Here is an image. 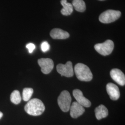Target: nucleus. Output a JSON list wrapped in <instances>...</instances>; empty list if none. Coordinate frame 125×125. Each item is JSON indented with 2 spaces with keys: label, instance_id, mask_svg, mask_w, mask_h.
I'll return each mask as SVG.
<instances>
[{
  "label": "nucleus",
  "instance_id": "nucleus-1",
  "mask_svg": "<svg viewBox=\"0 0 125 125\" xmlns=\"http://www.w3.org/2000/svg\"><path fill=\"white\" fill-rule=\"evenodd\" d=\"M45 106L39 99L34 98L29 101L25 106V110L29 115L39 116L45 111Z\"/></svg>",
  "mask_w": 125,
  "mask_h": 125
},
{
  "label": "nucleus",
  "instance_id": "nucleus-2",
  "mask_svg": "<svg viewBox=\"0 0 125 125\" xmlns=\"http://www.w3.org/2000/svg\"><path fill=\"white\" fill-rule=\"evenodd\" d=\"M74 71L78 80L89 82L93 78V75L89 68L82 63H78L74 67Z\"/></svg>",
  "mask_w": 125,
  "mask_h": 125
},
{
  "label": "nucleus",
  "instance_id": "nucleus-3",
  "mask_svg": "<svg viewBox=\"0 0 125 125\" xmlns=\"http://www.w3.org/2000/svg\"><path fill=\"white\" fill-rule=\"evenodd\" d=\"M121 16V12L120 11L107 10L100 14L99 20L102 23L108 24L116 21Z\"/></svg>",
  "mask_w": 125,
  "mask_h": 125
},
{
  "label": "nucleus",
  "instance_id": "nucleus-4",
  "mask_svg": "<svg viewBox=\"0 0 125 125\" xmlns=\"http://www.w3.org/2000/svg\"><path fill=\"white\" fill-rule=\"evenodd\" d=\"M72 97L70 93L67 90H64L61 92L58 99V105L62 111L68 112L71 106Z\"/></svg>",
  "mask_w": 125,
  "mask_h": 125
},
{
  "label": "nucleus",
  "instance_id": "nucleus-5",
  "mask_svg": "<svg viewBox=\"0 0 125 125\" xmlns=\"http://www.w3.org/2000/svg\"><path fill=\"white\" fill-rule=\"evenodd\" d=\"M114 48V43L112 40H106L104 43L97 44L94 45V49L103 56H107L112 53Z\"/></svg>",
  "mask_w": 125,
  "mask_h": 125
},
{
  "label": "nucleus",
  "instance_id": "nucleus-6",
  "mask_svg": "<svg viewBox=\"0 0 125 125\" xmlns=\"http://www.w3.org/2000/svg\"><path fill=\"white\" fill-rule=\"evenodd\" d=\"M57 70L62 76L70 77L74 75L72 63L71 61H68L65 64H58L57 66Z\"/></svg>",
  "mask_w": 125,
  "mask_h": 125
},
{
  "label": "nucleus",
  "instance_id": "nucleus-7",
  "mask_svg": "<svg viewBox=\"0 0 125 125\" xmlns=\"http://www.w3.org/2000/svg\"><path fill=\"white\" fill-rule=\"evenodd\" d=\"M38 62L41 67V71L45 74H48L53 69V61L48 58H42L38 60Z\"/></svg>",
  "mask_w": 125,
  "mask_h": 125
},
{
  "label": "nucleus",
  "instance_id": "nucleus-8",
  "mask_svg": "<svg viewBox=\"0 0 125 125\" xmlns=\"http://www.w3.org/2000/svg\"><path fill=\"white\" fill-rule=\"evenodd\" d=\"M73 95L76 99V102L80 104L83 107H89L91 106V103L89 100L85 98L83 96V92L80 89H74L73 91Z\"/></svg>",
  "mask_w": 125,
  "mask_h": 125
},
{
  "label": "nucleus",
  "instance_id": "nucleus-9",
  "mask_svg": "<svg viewBox=\"0 0 125 125\" xmlns=\"http://www.w3.org/2000/svg\"><path fill=\"white\" fill-rule=\"evenodd\" d=\"M110 74L112 79L118 84L121 86L125 85V75L120 70L113 69L111 71Z\"/></svg>",
  "mask_w": 125,
  "mask_h": 125
},
{
  "label": "nucleus",
  "instance_id": "nucleus-10",
  "mask_svg": "<svg viewBox=\"0 0 125 125\" xmlns=\"http://www.w3.org/2000/svg\"><path fill=\"white\" fill-rule=\"evenodd\" d=\"M70 110L71 116L72 118L75 119L82 115L85 112L84 107L76 102L73 103Z\"/></svg>",
  "mask_w": 125,
  "mask_h": 125
},
{
  "label": "nucleus",
  "instance_id": "nucleus-11",
  "mask_svg": "<svg viewBox=\"0 0 125 125\" xmlns=\"http://www.w3.org/2000/svg\"><path fill=\"white\" fill-rule=\"evenodd\" d=\"M106 89L107 94L112 100L116 101L120 98V90L115 84L111 83H108L106 86Z\"/></svg>",
  "mask_w": 125,
  "mask_h": 125
},
{
  "label": "nucleus",
  "instance_id": "nucleus-12",
  "mask_svg": "<svg viewBox=\"0 0 125 125\" xmlns=\"http://www.w3.org/2000/svg\"><path fill=\"white\" fill-rule=\"evenodd\" d=\"M50 36L53 39H66L70 37V34L67 31L59 28H54L50 32Z\"/></svg>",
  "mask_w": 125,
  "mask_h": 125
},
{
  "label": "nucleus",
  "instance_id": "nucleus-13",
  "mask_svg": "<svg viewBox=\"0 0 125 125\" xmlns=\"http://www.w3.org/2000/svg\"><path fill=\"white\" fill-rule=\"evenodd\" d=\"M95 115L96 119L100 120L106 118L108 115V111L107 107L103 105H100L95 109Z\"/></svg>",
  "mask_w": 125,
  "mask_h": 125
},
{
  "label": "nucleus",
  "instance_id": "nucleus-14",
  "mask_svg": "<svg viewBox=\"0 0 125 125\" xmlns=\"http://www.w3.org/2000/svg\"><path fill=\"white\" fill-rule=\"evenodd\" d=\"M61 4L63 7L61 10V13L62 15L65 16L71 15L73 11V7L72 3L68 2L66 0H61Z\"/></svg>",
  "mask_w": 125,
  "mask_h": 125
},
{
  "label": "nucleus",
  "instance_id": "nucleus-15",
  "mask_svg": "<svg viewBox=\"0 0 125 125\" xmlns=\"http://www.w3.org/2000/svg\"><path fill=\"white\" fill-rule=\"evenodd\" d=\"M72 5L76 11L79 12H83L86 10V4L83 0H73Z\"/></svg>",
  "mask_w": 125,
  "mask_h": 125
},
{
  "label": "nucleus",
  "instance_id": "nucleus-16",
  "mask_svg": "<svg viewBox=\"0 0 125 125\" xmlns=\"http://www.w3.org/2000/svg\"><path fill=\"white\" fill-rule=\"evenodd\" d=\"M11 102L14 104H18L21 103V97L20 92L17 90H14L10 95Z\"/></svg>",
  "mask_w": 125,
  "mask_h": 125
},
{
  "label": "nucleus",
  "instance_id": "nucleus-17",
  "mask_svg": "<svg viewBox=\"0 0 125 125\" xmlns=\"http://www.w3.org/2000/svg\"><path fill=\"white\" fill-rule=\"evenodd\" d=\"M33 93V90L31 88H26L24 89L22 92L23 100L25 102L29 101Z\"/></svg>",
  "mask_w": 125,
  "mask_h": 125
},
{
  "label": "nucleus",
  "instance_id": "nucleus-18",
  "mask_svg": "<svg viewBox=\"0 0 125 125\" xmlns=\"http://www.w3.org/2000/svg\"><path fill=\"white\" fill-rule=\"evenodd\" d=\"M41 48L42 52H46L50 49V45L47 41L43 42L41 45Z\"/></svg>",
  "mask_w": 125,
  "mask_h": 125
},
{
  "label": "nucleus",
  "instance_id": "nucleus-19",
  "mask_svg": "<svg viewBox=\"0 0 125 125\" xmlns=\"http://www.w3.org/2000/svg\"><path fill=\"white\" fill-rule=\"evenodd\" d=\"M26 47L28 50L29 52L31 53L34 51V50L35 49V45L32 43H29L26 45Z\"/></svg>",
  "mask_w": 125,
  "mask_h": 125
},
{
  "label": "nucleus",
  "instance_id": "nucleus-20",
  "mask_svg": "<svg viewBox=\"0 0 125 125\" xmlns=\"http://www.w3.org/2000/svg\"><path fill=\"white\" fill-rule=\"evenodd\" d=\"M2 116H3V113L0 111V119L2 118Z\"/></svg>",
  "mask_w": 125,
  "mask_h": 125
},
{
  "label": "nucleus",
  "instance_id": "nucleus-21",
  "mask_svg": "<svg viewBox=\"0 0 125 125\" xmlns=\"http://www.w3.org/2000/svg\"></svg>",
  "mask_w": 125,
  "mask_h": 125
}]
</instances>
